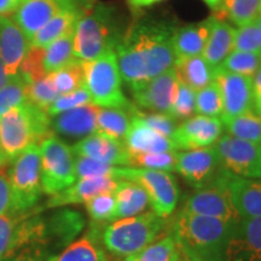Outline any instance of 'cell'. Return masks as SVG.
<instances>
[{
    "mask_svg": "<svg viewBox=\"0 0 261 261\" xmlns=\"http://www.w3.org/2000/svg\"><path fill=\"white\" fill-rule=\"evenodd\" d=\"M175 27L167 21L140 18L123 31L114 52L121 79L129 90L172 69Z\"/></svg>",
    "mask_w": 261,
    "mask_h": 261,
    "instance_id": "obj_1",
    "label": "cell"
},
{
    "mask_svg": "<svg viewBox=\"0 0 261 261\" xmlns=\"http://www.w3.org/2000/svg\"><path fill=\"white\" fill-rule=\"evenodd\" d=\"M236 224L181 211L173 225L175 237L192 261H219Z\"/></svg>",
    "mask_w": 261,
    "mask_h": 261,
    "instance_id": "obj_2",
    "label": "cell"
},
{
    "mask_svg": "<svg viewBox=\"0 0 261 261\" xmlns=\"http://www.w3.org/2000/svg\"><path fill=\"white\" fill-rule=\"evenodd\" d=\"M51 135V117L28 100L0 117V145L9 161Z\"/></svg>",
    "mask_w": 261,
    "mask_h": 261,
    "instance_id": "obj_3",
    "label": "cell"
},
{
    "mask_svg": "<svg viewBox=\"0 0 261 261\" xmlns=\"http://www.w3.org/2000/svg\"><path fill=\"white\" fill-rule=\"evenodd\" d=\"M122 33L112 6L99 4L85 11L74 31V56L91 62L109 51H114Z\"/></svg>",
    "mask_w": 261,
    "mask_h": 261,
    "instance_id": "obj_4",
    "label": "cell"
},
{
    "mask_svg": "<svg viewBox=\"0 0 261 261\" xmlns=\"http://www.w3.org/2000/svg\"><path fill=\"white\" fill-rule=\"evenodd\" d=\"M166 218L154 212L135 217L116 219L107 225L102 232V246L116 256H129L139 254L155 241L165 227Z\"/></svg>",
    "mask_w": 261,
    "mask_h": 261,
    "instance_id": "obj_5",
    "label": "cell"
},
{
    "mask_svg": "<svg viewBox=\"0 0 261 261\" xmlns=\"http://www.w3.org/2000/svg\"><path fill=\"white\" fill-rule=\"evenodd\" d=\"M85 85L91 102L100 108H121L136 110L125 97L122 91V79L115 52L109 51L91 62H84Z\"/></svg>",
    "mask_w": 261,
    "mask_h": 261,
    "instance_id": "obj_6",
    "label": "cell"
},
{
    "mask_svg": "<svg viewBox=\"0 0 261 261\" xmlns=\"http://www.w3.org/2000/svg\"><path fill=\"white\" fill-rule=\"evenodd\" d=\"M41 161V188L47 195H56L76 181L75 154L63 140L51 135L39 145Z\"/></svg>",
    "mask_w": 261,
    "mask_h": 261,
    "instance_id": "obj_7",
    "label": "cell"
},
{
    "mask_svg": "<svg viewBox=\"0 0 261 261\" xmlns=\"http://www.w3.org/2000/svg\"><path fill=\"white\" fill-rule=\"evenodd\" d=\"M10 188L12 195V211L22 213L39 200L41 188L40 148L33 145L14 160L9 168Z\"/></svg>",
    "mask_w": 261,
    "mask_h": 261,
    "instance_id": "obj_8",
    "label": "cell"
},
{
    "mask_svg": "<svg viewBox=\"0 0 261 261\" xmlns=\"http://www.w3.org/2000/svg\"><path fill=\"white\" fill-rule=\"evenodd\" d=\"M120 179L135 181L148 195L152 212L161 218H167L178 203L179 189L171 172L146 168H120Z\"/></svg>",
    "mask_w": 261,
    "mask_h": 261,
    "instance_id": "obj_9",
    "label": "cell"
},
{
    "mask_svg": "<svg viewBox=\"0 0 261 261\" xmlns=\"http://www.w3.org/2000/svg\"><path fill=\"white\" fill-rule=\"evenodd\" d=\"M220 167L243 178H261V144L236 138L231 135L221 136L215 143Z\"/></svg>",
    "mask_w": 261,
    "mask_h": 261,
    "instance_id": "obj_10",
    "label": "cell"
},
{
    "mask_svg": "<svg viewBox=\"0 0 261 261\" xmlns=\"http://www.w3.org/2000/svg\"><path fill=\"white\" fill-rule=\"evenodd\" d=\"M225 172L226 171L221 168L213 184L188 197L181 211L237 224L241 218L231 202L230 194L225 184Z\"/></svg>",
    "mask_w": 261,
    "mask_h": 261,
    "instance_id": "obj_11",
    "label": "cell"
},
{
    "mask_svg": "<svg viewBox=\"0 0 261 261\" xmlns=\"http://www.w3.org/2000/svg\"><path fill=\"white\" fill-rule=\"evenodd\" d=\"M175 171L196 189L213 184L221 171L217 150L210 146L178 152Z\"/></svg>",
    "mask_w": 261,
    "mask_h": 261,
    "instance_id": "obj_12",
    "label": "cell"
},
{
    "mask_svg": "<svg viewBox=\"0 0 261 261\" xmlns=\"http://www.w3.org/2000/svg\"><path fill=\"white\" fill-rule=\"evenodd\" d=\"M214 81L219 87L223 99L221 121L253 110V80L250 77L215 68Z\"/></svg>",
    "mask_w": 261,
    "mask_h": 261,
    "instance_id": "obj_13",
    "label": "cell"
},
{
    "mask_svg": "<svg viewBox=\"0 0 261 261\" xmlns=\"http://www.w3.org/2000/svg\"><path fill=\"white\" fill-rule=\"evenodd\" d=\"M223 121L217 117L192 116L177 126L171 139L177 151L210 148L223 136Z\"/></svg>",
    "mask_w": 261,
    "mask_h": 261,
    "instance_id": "obj_14",
    "label": "cell"
},
{
    "mask_svg": "<svg viewBox=\"0 0 261 261\" xmlns=\"http://www.w3.org/2000/svg\"><path fill=\"white\" fill-rule=\"evenodd\" d=\"M178 80L174 69L160 74L130 90L137 106L151 113L168 114L177 90Z\"/></svg>",
    "mask_w": 261,
    "mask_h": 261,
    "instance_id": "obj_15",
    "label": "cell"
},
{
    "mask_svg": "<svg viewBox=\"0 0 261 261\" xmlns=\"http://www.w3.org/2000/svg\"><path fill=\"white\" fill-rule=\"evenodd\" d=\"M224 256L227 261H261V217L238 221Z\"/></svg>",
    "mask_w": 261,
    "mask_h": 261,
    "instance_id": "obj_16",
    "label": "cell"
},
{
    "mask_svg": "<svg viewBox=\"0 0 261 261\" xmlns=\"http://www.w3.org/2000/svg\"><path fill=\"white\" fill-rule=\"evenodd\" d=\"M77 0H25L14 15V21L29 42L50 19Z\"/></svg>",
    "mask_w": 261,
    "mask_h": 261,
    "instance_id": "obj_17",
    "label": "cell"
},
{
    "mask_svg": "<svg viewBox=\"0 0 261 261\" xmlns=\"http://www.w3.org/2000/svg\"><path fill=\"white\" fill-rule=\"evenodd\" d=\"M75 155L84 156L108 165L128 166V152L122 140L110 138L94 132L85 137L73 146Z\"/></svg>",
    "mask_w": 261,
    "mask_h": 261,
    "instance_id": "obj_18",
    "label": "cell"
},
{
    "mask_svg": "<svg viewBox=\"0 0 261 261\" xmlns=\"http://www.w3.org/2000/svg\"><path fill=\"white\" fill-rule=\"evenodd\" d=\"M31 47V42L14 18L0 16V58L10 77L18 75L19 65Z\"/></svg>",
    "mask_w": 261,
    "mask_h": 261,
    "instance_id": "obj_19",
    "label": "cell"
},
{
    "mask_svg": "<svg viewBox=\"0 0 261 261\" xmlns=\"http://www.w3.org/2000/svg\"><path fill=\"white\" fill-rule=\"evenodd\" d=\"M225 184L241 219L261 217V181L225 172Z\"/></svg>",
    "mask_w": 261,
    "mask_h": 261,
    "instance_id": "obj_20",
    "label": "cell"
},
{
    "mask_svg": "<svg viewBox=\"0 0 261 261\" xmlns=\"http://www.w3.org/2000/svg\"><path fill=\"white\" fill-rule=\"evenodd\" d=\"M99 108L90 103L52 116L51 129L68 138H85L96 132Z\"/></svg>",
    "mask_w": 261,
    "mask_h": 261,
    "instance_id": "obj_21",
    "label": "cell"
},
{
    "mask_svg": "<svg viewBox=\"0 0 261 261\" xmlns=\"http://www.w3.org/2000/svg\"><path fill=\"white\" fill-rule=\"evenodd\" d=\"M121 179L114 177H87L77 179L65 190L54 195L47 202L48 208L71 203H85L94 196L104 192H114Z\"/></svg>",
    "mask_w": 261,
    "mask_h": 261,
    "instance_id": "obj_22",
    "label": "cell"
},
{
    "mask_svg": "<svg viewBox=\"0 0 261 261\" xmlns=\"http://www.w3.org/2000/svg\"><path fill=\"white\" fill-rule=\"evenodd\" d=\"M123 144L129 155L177 151L171 138L159 135L135 115L130 128L123 139Z\"/></svg>",
    "mask_w": 261,
    "mask_h": 261,
    "instance_id": "obj_23",
    "label": "cell"
},
{
    "mask_svg": "<svg viewBox=\"0 0 261 261\" xmlns=\"http://www.w3.org/2000/svg\"><path fill=\"white\" fill-rule=\"evenodd\" d=\"M215 17L213 15L197 23L175 28L173 34V48L175 57H191L202 55Z\"/></svg>",
    "mask_w": 261,
    "mask_h": 261,
    "instance_id": "obj_24",
    "label": "cell"
},
{
    "mask_svg": "<svg viewBox=\"0 0 261 261\" xmlns=\"http://www.w3.org/2000/svg\"><path fill=\"white\" fill-rule=\"evenodd\" d=\"M85 11L86 10L81 8L77 3L62 10L56 16H54L44 27L39 29L37 34L31 40V46L47 47L51 42L57 40L65 33L75 29V25Z\"/></svg>",
    "mask_w": 261,
    "mask_h": 261,
    "instance_id": "obj_25",
    "label": "cell"
},
{
    "mask_svg": "<svg viewBox=\"0 0 261 261\" xmlns=\"http://www.w3.org/2000/svg\"><path fill=\"white\" fill-rule=\"evenodd\" d=\"M173 69L179 83L187 85L194 91L203 89L214 81L215 68L202 55L177 58Z\"/></svg>",
    "mask_w": 261,
    "mask_h": 261,
    "instance_id": "obj_26",
    "label": "cell"
},
{
    "mask_svg": "<svg viewBox=\"0 0 261 261\" xmlns=\"http://www.w3.org/2000/svg\"><path fill=\"white\" fill-rule=\"evenodd\" d=\"M214 16V15H213ZM215 17V16H214ZM234 29L225 19L215 17L202 56L213 68H218L233 51Z\"/></svg>",
    "mask_w": 261,
    "mask_h": 261,
    "instance_id": "obj_27",
    "label": "cell"
},
{
    "mask_svg": "<svg viewBox=\"0 0 261 261\" xmlns=\"http://www.w3.org/2000/svg\"><path fill=\"white\" fill-rule=\"evenodd\" d=\"M115 220L145 213L151 207L144 189L135 181L121 179L115 190Z\"/></svg>",
    "mask_w": 261,
    "mask_h": 261,
    "instance_id": "obj_28",
    "label": "cell"
},
{
    "mask_svg": "<svg viewBox=\"0 0 261 261\" xmlns=\"http://www.w3.org/2000/svg\"><path fill=\"white\" fill-rule=\"evenodd\" d=\"M136 110L132 112V110L121 109V108H99L97 115L96 132L123 142L132 125L133 114Z\"/></svg>",
    "mask_w": 261,
    "mask_h": 261,
    "instance_id": "obj_29",
    "label": "cell"
},
{
    "mask_svg": "<svg viewBox=\"0 0 261 261\" xmlns=\"http://www.w3.org/2000/svg\"><path fill=\"white\" fill-rule=\"evenodd\" d=\"M50 261H108V259L96 233L90 232L70 243Z\"/></svg>",
    "mask_w": 261,
    "mask_h": 261,
    "instance_id": "obj_30",
    "label": "cell"
},
{
    "mask_svg": "<svg viewBox=\"0 0 261 261\" xmlns=\"http://www.w3.org/2000/svg\"><path fill=\"white\" fill-rule=\"evenodd\" d=\"M74 31L75 29L65 33L45 47L44 68L47 74L54 73L76 60L74 56Z\"/></svg>",
    "mask_w": 261,
    "mask_h": 261,
    "instance_id": "obj_31",
    "label": "cell"
},
{
    "mask_svg": "<svg viewBox=\"0 0 261 261\" xmlns=\"http://www.w3.org/2000/svg\"><path fill=\"white\" fill-rule=\"evenodd\" d=\"M261 0H223L219 14L214 15L218 19L225 17L242 27L255 21L260 15Z\"/></svg>",
    "mask_w": 261,
    "mask_h": 261,
    "instance_id": "obj_32",
    "label": "cell"
},
{
    "mask_svg": "<svg viewBox=\"0 0 261 261\" xmlns=\"http://www.w3.org/2000/svg\"><path fill=\"white\" fill-rule=\"evenodd\" d=\"M228 135L261 144V116L254 110L223 121Z\"/></svg>",
    "mask_w": 261,
    "mask_h": 261,
    "instance_id": "obj_33",
    "label": "cell"
},
{
    "mask_svg": "<svg viewBox=\"0 0 261 261\" xmlns=\"http://www.w3.org/2000/svg\"><path fill=\"white\" fill-rule=\"evenodd\" d=\"M52 81L60 94L73 92L79 90L85 85V67L84 62L74 60L69 64L64 65L61 69L50 73Z\"/></svg>",
    "mask_w": 261,
    "mask_h": 261,
    "instance_id": "obj_34",
    "label": "cell"
},
{
    "mask_svg": "<svg viewBox=\"0 0 261 261\" xmlns=\"http://www.w3.org/2000/svg\"><path fill=\"white\" fill-rule=\"evenodd\" d=\"M181 255L180 247L173 234L154 241L137 254V261H178Z\"/></svg>",
    "mask_w": 261,
    "mask_h": 261,
    "instance_id": "obj_35",
    "label": "cell"
},
{
    "mask_svg": "<svg viewBox=\"0 0 261 261\" xmlns=\"http://www.w3.org/2000/svg\"><path fill=\"white\" fill-rule=\"evenodd\" d=\"M260 54L255 52H243V51H232L225 60L221 62L219 69L242 75L253 79V76L260 69Z\"/></svg>",
    "mask_w": 261,
    "mask_h": 261,
    "instance_id": "obj_36",
    "label": "cell"
},
{
    "mask_svg": "<svg viewBox=\"0 0 261 261\" xmlns=\"http://www.w3.org/2000/svg\"><path fill=\"white\" fill-rule=\"evenodd\" d=\"M60 96L50 74L32 84H27V100L33 106L47 113L51 104Z\"/></svg>",
    "mask_w": 261,
    "mask_h": 261,
    "instance_id": "obj_37",
    "label": "cell"
},
{
    "mask_svg": "<svg viewBox=\"0 0 261 261\" xmlns=\"http://www.w3.org/2000/svg\"><path fill=\"white\" fill-rule=\"evenodd\" d=\"M177 159H178V151L129 155L128 167L146 168V169H154V171H163V172H173L175 171Z\"/></svg>",
    "mask_w": 261,
    "mask_h": 261,
    "instance_id": "obj_38",
    "label": "cell"
},
{
    "mask_svg": "<svg viewBox=\"0 0 261 261\" xmlns=\"http://www.w3.org/2000/svg\"><path fill=\"white\" fill-rule=\"evenodd\" d=\"M21 221L14 212L0 215V260L19 249Z\"/></svg>",
    "mask_w": 261,
    "mask_h": 261,
    "instance_id": "obj_39",
    "label": "cell"
},
{
    "mask_svg": "<svg viewBox=\"0 0 261 261\" xmlns=\"http://www.w3.org/2000/svg\"><path fill=\"white\" fill-rule=\"evenodd\" d=\"M196 97V113L208 117L220 119L223 115V99H221L220 90L215 81L195 91Z\"/></svg>",
    "mask_w": 261,
    "mask_h": 261,
    "instance_id": "obj_40",
    "label": "cell"
},
{
    "mask_svg": "<svg viewBox=\"0 0 261 261\" xmlns=\"http://www.w3.org/2000/svg\"><path fill=\"white\" fill-rule=\"evenodd\" d=\"M196 113V97L195 91L188 87L187 85L179 83L177 85V90H175L174 98H173L171 110H169L168 115L172 117L174 121L177 120L190 119L194 116Z\"/></svg>",
    "mask_w": 261,
    "mask_h": 261,
    "instance_id": "obj_41",
    "label": "cell"
},
{
    "mask_svg": "<svg viewBox=\"0 0 261 261\" xmlns=\"http://www.w3.org/2000/svg\"><path fill=\"white\" fill-rule=\"evenodd\" d=\"M27 100V83L21 75L12 77L0 89V117Z\"/></svg>",
    "mask_w": 261,
    "mask_h": 261,
    "instance_id": "obj_42",
    "label": "cell"
},
{
    "mask_svg": "<svg viewBox=\"0 0 261 261\" xmlns=\"http://www.w3.org/2000/svg\"><path fill=\"white\" fill-rule=\"evenodd\" d=\"M87 213L93 221L103 223V221L115 220L116 212V197L115 191L104 192L85 202Z\"/></svg>",
    "mask_w": 261,
    "mask_h": 261,
    "instance_id": "obj_43",
    "label": "cell"
},
{
    "mask_svg": "<svg viewBox=\"0 0 261 261\" xmlns=\"http://www.w3.org/2000/svg\"><path fill=\"white\" fill-rule=\"evenodd\" d=\"M45 48L31 46L25 55L21 65H19L18 74L23 77L27 84H32L41 77L46 76L47 73L44 68Z\"/></svg>",
    "mask_w": 261,
    "mask_h": 261,
    "instance_id": "obj_44",
    "label": "cell"
},
{
    "mask_svg": "<svg viewBox=\"0 0 261 261\" xmlns=\"http://www.w3.org/2000/svg\"><path fill=\"white\" fill-rule=\"evenodd\" d=\"M75 174H76V179L87 177H114L120 179V167L76 155L75 156Z\"/></svg>",
    "mask_w": 261,
    "mask_h": 261,
    "instance_id": "obj_45",
    "label": "cell"
},
{
    "mask_svg": "<svg viewBox=\"0 0 261 261\" xmlns=\"http://www.w3.org/2000/svg\"><path fill=\"white\" fill-rule=\"evenodd\" d=\"M233 50L243 52H261V32L256 22L242 25L234 31Z\"/></svg>",
    "mask_w": 261,
    "mask_h": 261,
    "instance_id": "obj_46",
    "label": "cell"
},
{
    "mask_svg": "<svg viewBox=\"0 0 261 261\" xmlns=\"http://www.w3.org/2000/svg\"><path fill=\"white\" fill-rule=\"evenodd\" d=\"M92 103L91 102V97L87 90L85 87H81L79 90H75L73 92L60 94L55 102L51 104L50 109H48V116H56L58 114L67 112V110L74 109V108H79L86 104Z\"/></svg>",
    "mask_w": 261,
    "mask_h": 261,
    "instance_id": "obj_47",
    "label": "cell"
},
{
    "mask_svg": "<svg viewBox=\"0 0 261 261\" xmlns=\"http://www.w3.org/2000/svg\"><path fill=\"white\" fill-rule=\"evenodd\" d=\"M52 225H54V232H56L64 241H69L79 233L83 228L84 221L81 215L76 212L63 211L55 217Z\"/></svg>",
    "mask_w": 261,
    "mask_h": 261,
    "instance_id": "obj_48",
    "label": "cell"
},
{
    "mask_svg": "<svg viewBox=\"0 0 261 261\" xmlns=\"http://www.w3.org/2000/svg\"><path fill=\"white\" fill-rule=\"evenodd\" d=\"M133 115L138 117L140 121L150 127L152 130H155V132H158L159 135L163 137H167V138H172L173 133H174L175 128H177L175 121L168 114L143 113L139 109H137Z\"/></svg>",
    "mask_w": 261,
    "mask_h": 261,
    "instance_id": "obj_49",
    "label": "cell"
},
{
    "mask_svg": "<svg viewBox=\"0 0 261 261\" xmlns=\"http://www.w3.org/2000/svg\"><path fill=\"white\" fill-rule=\"evenodd\" d=\"M12 211V195L10 188L9 168L0 166V215Z\"/></svg>",
    "mask_w": 261,
    "mask_h": 261,
    "instance_id": "obj_50",
    "label": "cell"
},
{
    "mask_svg": "<svg viewBox=\"0 0 261 261\" xmlns=\"http://www.w3.org/2000/svg\"><path fill=\"white\" fill-rule=\"evenodd\" d=\"M0 261H44L39 250L25 249L23 252H15L3 257Z\"/></svg>",
    "mask_w": 261,
    "mask_h": 261,
    "instance_id": "obj_51",
    "label": "cell"
},
{
    "mask_svg": "<svg viewBox=\"0 0 261 261\" xmlns=\"http://www.w3.org/2000/svg\"><path fill=\"white\" fill-rule=\"evenodd\" d=\"M25 0H0V16H14Z\"/></svg>",
    "mask_w": 261,
    "mask_h": 261,
    "instance_id": "obj_52",
    "label": "cell"
},
{
    "mask_svg": "<svg viewBox=\"0 0 261 261\" xmlns=\"http://www.w3.org/2000/svg\"><path fill=\"white\" fill-rule=\"evenodd\" d=\"M162 0H127V4L132 10H140L158 4Z\"/></svg>",
    "mask_w": 261,
    "mask_h": 261,
    "instance_id": "obj_53",
    "label": "cell"
},
{
    "mask_svg": "<svg viewBox=\"0 0 261 261\" xmlns=\"http://www.w3.org/2000/svg\"><path fill=\"white\" fill-rule=\"evenodd\" d=\"M253 80V93L254 97L261 96V67L260 69L257 70V73L254 75Z\"/></svg>",
    "mask_w": 261,
    "mask_h": 261,
    "instance_id": "obj_54",
    "label": "cell"
},
{
    "mask_svg": "<svg viewBox=\"0 0 261 261\" xmlns=\"http://www.w3.org/2000/svg\"><path fill=\"white\" fill-rule=\"evenodd\" d=\"M11 79L12 77H10L8 73H6L4 62H3L2 58H0V89H2L5 84H8Z\"/></svg>",
    "mask_w": 261,
    "mask_h": 261,
    "instance_id": "obj_55",
    "label": "cell"
},
{
    "mask_svg": "<svg viewBox=\"0 0 261 261\" xmlns=\"http://www.w3.org/2000/svg\"><path fill=\"white\" fill-rule=\"evenodd\" d=\"M203 2L210 6V9L213 10V15L219 14L221 10V3L223 0H203Z\"/></svg>",
    "mask_w": 261,
    "mask_h": 261,
    "instance_id": "obj_56",
    "label": "cell"
},
{
    "mask_svg": "<svg viewBox=\"0 0 261 261\" xmlns=\"http://www.w3.org/2000/svg\"><path fill=\"white\" fill-rule=\"evenodd\" d=\"M254 108H255L256 113L261 116V96L254 97Z\"/></svg>",
    "mask_w": 261,
    "mask_h": 261,
    "instance_id": "obj_57",
    "label": "cell"
},
{
    "mask_svg": "<svg viewBox=\"0 0 261 261\" xmlns=\"http://www.w3.org/2000/svg\"><path fill=\"white\" fill-rule=\"evenodd\" d=\"M123 261H137V254H135V255L126 256L125 259H123Z\"/></svg>",
    "mask_w": 261,
    "mask_h": 261,
    "instance_id": "obj_58",
    "label": "cell"
},
{
    "mask_svg": "<svg viewBox=\"0 0 261 261\" xmlns=\"http://www.w3.org/2000/svg\"><path fill=\"white\" fill-rule=\"evenodd\" d=\"M178 261H192L191 259H189V257L185 255L184 253H181V255H180V257H179V260Z\"/></svg>",
    "mask_w": 261,
    "mask_h": 261,
    "instance_id": "obj_59",
    "label": "cell"
},
{
    "mask_svg": "<svg viewBox=\"0 0 261 261\" xmlns=\"http://www.w3.org/2000/svg\"><path fill=\"white\" fill-rule=\"evenodd\" d=\"M255 22H256L257 27H259V29H260V32H261V15H259V16H257V18L255 19Z\"/></svg>",
    "mask_w": 261,
    "mask_h": 261,
    "instance_id": "obj_60",
    "label": "cell"
},
{
    "mask_svg": "<svg viewBox=\"0 0 261 261\" xmlns=\"http://www.w3.org/2000/svg\"><path fill=\"white\" fill-rule=\"evenodd\" d=\"M260 15H261V4H260Z\"/></svg>",
    "mask_w": 261,
    "mask_h": 261,
    "instance_id": "obj_61",
    "label": "cell"
},
{
    "mask_svg": "<svg viewBox=\"0 0 261 261\" xmlns=\"http://www.w3.org/2000/svg\"><path fill=\"white\" fill-rule=\"evenodd\" d=\"M260 62H261V52H260Z\"/></svg>",
    "mask_w": 261,
    "mask_h": 261,
    "instance_id": "obj_62",
    "label": "cell"
}]
</instances>
